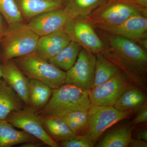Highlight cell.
<instances>
[{
	"label": "cell",
	"instance_id": "obj_8",
	"mask_svg": "<svg viewBox=\"0 0 147 147\" xmlns=\"http://www.w3.org/2000/svg\"><path fill=\"white\" fill-rule=\"evenodd\" d=\"M6 120L14 127L26 131L44 144L51 147H59L45 130L39 115L30 107L27 106L12 112Z\"/></svg>",
	"mask_w": 147,
	"mask_h": 147
},
{
	"label": "cell",
	"instance_id": "obj_12",
	"mask_svg": "<svg viewBox=\"0 0 147 147\" xmlns=\"http://www.w3.org/2000/svg\"><path fill=\"white\" fill-rule=\"evenodd\" d=\"M94 28L108 33L123 37L137 43L147 38V16L138 14L116 25H96Z\"/></svg>",
	"mask_w": 147,
	"mask_h": 147
},
{
	"label": "cell",
	"instance_id": "obj_26",
	"mask_svg": "<svg viewBox=\"0 0 147 147\" xmlns=\"http://www.w3.org/2000/svg\"><path fill=\"white\" fill-rule=\"evenodd\" d=\"M59 117L63 120H73L77 121L86 128L88 117V110H76Z\"/></svg>",
	"mask_w": 147,
	"mask_h": 147
},
{
	"label": "cell",
	"instance_id": "obj_36",
	"mask_svg": "<svg viewBox=\"0 0 147 147\" xmlns=\"http://www.w3.org/2000/svg\"><path fill=\"white\" fill-rule=\"evenodd\" d=\"M49 1H64V0H49Z\"/></svg>",
	"mask_w": 147,
	"mask_h": 147
},
{
	"label": "cell",
	"instance_id": "obj_10",
	"mask_svg": "<svg viewBox=\"0 0 147 147\" xmlns=\"http://www.w3.org/2000/svg\"><path fill=\"white\" fill-rule=\"evenodd\" d=\"M96 59V55L82 48L76 62L65 72V84H71L88 91L92 88Z\"/></svg>",
	"mask_w": 147,
	"mask_h": 147
},
{
	"label": "cell",
	"instance_id": "obj_34",
	"mask_svg": "<svg viewBox=\"0 0 147 147\" xmlns=\"http://www.w3.org/2000/svg\"><path fill=\"white\" fill-rule=\"evenodd\" d=\"M137 136L138 139L147 142V130H144L140 131L137 134Z\"/></svg>",
	"mask_w": 147,
	"mask_h": 147
},
{
	"label": "cell",
	"instance_id": "obj_37",
	"mask_svg": "<svg viewBox=\"0 0 147 147\" xmlns=\"http://www.w3.org/2000/svg\"><path fill=\"white\" fill-rule=\"evenodd\" d=\"M129 1H131V0H129Z\"/></svg>",
	"mask_w": 147,
	"mask_h": 147
},
{
	"label": "cell",
	"instance_id": "obj_15",
	"mask_svg": "<svg viewBox=\"0 0 147 147\" xmlns=\"http://www.w3.org/2000/svg\"><path fill=\"white\" fill-rule=\"evenodd\" d=\"M23 19L29 20L46 11L63 8L64 1L14 0Z\"/></svg>",
	"mask_w": 147,
	"mask_h": 147
},
{
	"label": "cell",
	"instance_id": "obj_14",
	"mask_svg": "<svg viewBox=\"0 0 147 147\" xmlns=\"http://www.w3.org/2000/svg\"><path fill=\"white\" fill-rule=\"evenodd\" d=\"M70 41L63 31L40 36L34 53L39 57L48 61L59 53Z\"/></svg>",
	"mask_w": 147,
	"mask_h": 147
},
{
	"label": "cell",
	"instance_id": "obj_2",
	"mask_svg": "<svg viewBox=\"0 0 147 147\" xmlns=\"http://www.w3.org/2000/svg\"><path fill=\"white\" fill-rule=\"evenodd\" d=\"M91 105L88 91L71 84H64L53 89L50 100L37 113L61 117L76 110H88Z\"/></svg>",
	"mask_w": 147,
	"mask_h": 147
},
{
	"label": "cell",
	"instance_id": "obj_1",
	"mask_svg": "<svg viewBox=\"0 0 147 147\" xmlns=\"http://www.w3.org/2000/svg\"><path fill=\"white\" fill-rule=\"evenodd\" d=\"M98 30L104 45L100 54L117 66L136 86L146 92L147 51L127 38Z\"/></svg>",
	"mask_w": 147,
	"mask_h": 147
},
{
	"label": "cell",
	"instance_id": "obj_7",
	"mask_svg": "<svg viewBox=\"0 0 147 147\" xmlns=\"http://www.w3.org/2000/svg\"><path fill=\"white\" fill-rule=\"evenodd\" d=\"M134 86L126 74L120 71L110 80L88 91L91 105L114 106L125 91Z\"/></svg>",
	"mask_w": 147,
	"mask_h": 147
},
{
	"label": "cell",
	"instance_id": "obj_19",
	"mask_svg": "<svg viewBox=\"0 0 147 147\" xmlns=\"http://www.w3.org/2000/svg\"><path fill=\"white\" fill-rule=\"evenodd\" d=\"M53 89L47 84L37 80L29 79L30 106L38 112L45 107L50 100Z\"/></svg>",
	"mask_w": 147,
	"mask_h": 147
},
{
	"label": "cell",
	"instance_id": "obj_35",
	"mask_svg": "<svg viewBox=\"0 0 147 147\" xmlns=\"http://www.w3.org/2000/svg\"><path fill=\"white\" fill-rule=\"evenodd\" d=\"M2 72L1 68V65H0V80L2 79Z\"/></svg>",
	"mask_w": 147,
	"mask_h": 147
},
{
	"label": "cell",
	"instance_id": "obj_11",
	"mask_svg": "<svg viewBox=\"0 0 147 147\" xmlns=\"http://www.w3.org/2000/svg\"><path fill=\"white\" fill-rule=\"evenodd\" d=\"M71 18L64 8L57 9L34 17L29 20L26 25L40 37L63 31L66 24Z\"/></svg>",
	"mask_w": 147,
	"mask_h": 147
},
{
	"label": "cell",
	"instance_id": "obj_33",
	"mask_svg": "<svg viewBox=\"0 0 147 147\" xmlns=\"http://www.w3.org/2000/svg\"><path fill=\"white\" fill-rule=\"evenodd\" d=\"M131 1L136 5L147 8V0H131Z\"/></svg>",
	"mask_w": 147,
	"mask_h": 147
},
{
	"label": "cell",
	"instance_id": "obj_18",
	"mask_svg": "<svg viewBox=\"0 0 147 147\" xmlns=\"http://www.w3.org/2000/svg\"><path fill=\"white\" fill-rule=\"evenodd\" d=\"M39 115L45 130L53 139L60 140L61 142L70 140L77 137V135L72 132L65 122L59 117Z\"/></svg>",
	"mask_w": 147,
	"mask_h": 147
},
{
	"label": "cell",
	"instance_id": "obj_4",
	"mask_svg": "<svg viewBox=\"0 0 147 147\" xmlns=\"http://www.w3.org/2000/svg\"><path fill=\"white\" fill-rule=\"evenodd\" d=\"M13 61L29 79L42 82L52 89L65 84V71L39 57L34 53L15 58Z\"/></svg>",
	"mask_w": 147,
	"mask_h": 147
},
{
	"label": "cell",
	"instance_id": "obj_29",
	"mask_svg": "<svg viewBox=\"0 0 147 147\" xmlns=\"http://www.w3.org/2000/svg\"><path fill=\"white\" fill-rule=\"evenodd\" d=\"M63 121L67 124L72 132L77 135L85 129V127L77 121L73 120Z\"/></svg>",
	"mask_w": 147,
	"mask_h": 147
},
{
	"label": "cell",
	"instance_id": "obj_20",
	"mask_svg": "<svg viewBox=\"0 0 147 147\" xmlns=\"http://www.w3.org/2000/svg\"><path fill=\"white\" fill-rule=\"evenodd\" d=\"M146 101V93L138 87L133 86L125 91L113 106L122 112L137 111Z\"/></svg>",
	"mask_w": 147,
	"mask_h": 147
},
{
	"label": "cell",
	"instance_id": "obj_30",
	"mask_svg": "<svg viewBox=\"0 0 147 147\" xmlns=\"http://www.w3.org/2000/svg\"><path fill=\"white\" fill-rule=\"evenodd\" d=\"M8 26V24L5 19L0 13V43Z\"/></svg>",
	"mask_w": 147,
	"mask_h": 147
},
{
	"label": "cell",
	"instance_id": "obj_27",
	"mask_svg": "<svg viewBox=\"0 0 147 147\" xmlns=\"http://www.w3.org/2000/svg\"><path fill=\"white\" fill-rule=\"evenodd\" d=\"M95 144V143L78 135L73 139L61 141V146L63 147H92L94 146Z\"/></svg>",
	"mask_w": 147,
	"mask_h": 147
},
{
	"label": "cell",
	"instance_id": "obj_24",
	"mask_svg": "<svg viewBox=\"0 0 147 147\" xmlns=\"http://www.w3.org/2000/svg\"><path fill=\"white\" fill-rule=\"evenodd\" d=\"M131 139V129L121 126L108 133L96 145L98 147H127Z\"/></svg>",
	"mask_w": 147,
	"mask_h": 147
},
{
	"label": "cell",
	"instance_id": "obj_22",
	"mask_svg": "<svg viewBox=\"0 0 147 147\" xmlns=\"http://www.w3.org/2000/svg\"><path fill=\"white\" fill-rule=\"evenodd\" d=\"M82 48L76 42L70 41L59 53L47 61L61 70L67 71L76 62Z\"/></svg>",
	"mask_w": 147,
	"mask_h": 147
},
{
	"label": "cell",
	"instance_id": "obj_23",
	"mask_svg": "<svg viewBox=\"0 0 147 147\" xmlns=\"http://www.w3.org/2000/svg\"><path fill=\"white\" fill-rule=\"evenodd\" d=\"M96 58L93 87L105 83L121 71L117 66L100 53L96 54Z\"/></svg>",
	"mask_w": 147,
	"mask_h": 147
},
{
	"label": "cell",
	"instance_id": "obj_3",
	"mask_svg": "<svg viewBox=\"0 0 147 147\" xmlns=\"http://www.w3.org/2000/svg\"><path fill=\"white\" fill-rule=\"evenodd\" d=\"M39 38L23 22L8 25L0 43V58L4 62L34 53Z\"/></svg>",
	"mask_w": 147,
	"mask_h": 147
},
{
	"label": "cell",
	"instance_id": "obj_28",
	"mask_svg": "<svg viewBox=\"0 0 147 147\" xmlns=\"http://www.w3.org/2000/svg\"><path fill=\"white\" fill-rule=\"evenodd\" d=\"M139 113L137 117L132 121L133 124L137 125L139 124L146 122L147 121V105L146 101L143 104L139 110Z\"/></svg>",
	"mask_w": 147,
	"mask_h": 147
},
{
	"label": "cell",
	"instance_id": "obj_16",
	"mask_svg": "<svg viewBox=\"0 0 147 147\" xmlns=\"http://www.w3.org/2000/svg\"><path fill=\"white\" fill-rule=\"evenodd\" d=\"M24 102L4 80H0V120H6L12 112L24 108ZM25 104V103H24Z\"/></svg>",
	"mask_w": 147,
	"mask_h": 147
},
{
	"label": "cell",
	"instance_id": "obj_21",
	"mask_svg": "<svg viewBox=\"0 0 147 147\" xmlns=\"http://www.w3.org/2000/svg\"><path fill=\"white\" fill-rule=\"evenodd\" d=\"M105 0H64L63 8L71 18H87Z\"/></svg>",
	"mask_w": 147,
	"mask_h": 147
},
{
	"label": "cell",
	"instance_id": "obj_6",
	"mask_svg": "<svg viewBox=\"0 0 147 147\" xmlns=\"http://www.w3.org/2000/svg\"><path fill=\"white\" fill-rule=\"evenodd\" d=\"M131 113L132 111H119L113 106L91 105L85 133L81 136L96 143L108 129L128 117Z\"/></svg>",
	"mask_w": 147,
	"mask_h": 147
},
{
	"label": "cell",
	"instance_id": "obj_13",
	"mask_svg": "<svg viewBox=\"0 0 147 147\" xmlns=\"http://www.w3.org/2000/svg\"><path fill=\"white\" fill-rule=\"evenodd\" d=\"M1 66L3 80L16 92L27 106L29 107V79L12 60L4 62Z\"/></svg>",
	"mask_w": 147,
	"mask_h": 147
},
{
	"label": "cell",
	"instance_id": "obj_17",
	"mask_svg": "<svg viewBox=\"0 0 147 147\" xmlns=\"http://www.w3.org/2000/svg\"><path fill=\"white\" fill-rule=\"evenodd\" d=\"M39 141L23 130H17L6 120H0V147H10Z\"/></svg>",
	"mask_w": 147,
	"mask_h": 147
},
{
	"label": "cell",
	"instance_id": "obj_9",
	"mask_svg": "<svg viewBox=\"0 0 147 147\" xmlns=\"http://www.w3.org/2000/svg\"><path fill=\"white\" fill-rule=\"evenodd\" d=\"M94 28L85 18H72L66 24L63 31L71 41L96 55L102 51L104 45Z\"/></svg>",
	"mask_w": 147,
	"mask_h": 147
},
{
	"label": "cell",
	"instance_id": "obj_31",
	"mask_svg": "<svg viewBox=\"0 0 147 147\" xmlns=\"http://www.w3.org/2000/svg\"><path fill=\"white\" fill-rule=\"evenodd\" d=\"M132 147H147V142L141 140H135V139H131V142L129 146Z\"/></svg>",
	"mask_w": 147,
	"mask_h": 147
},
{
	"label": "cell",
	"instance_id": "obj_32",
	"mask_svg": "<svg viewBox=\"0 0 147 147\" xmlns=\"http://www.w3.org/2000/svg\"><path fill=\"white\" fill-rule=\"evenodd\" d=\"M45 145L40 141H32L24 143L21 145V147H40Z\"/></svg>",
	"mask_w": 147,
	"mask_h": 147
},
{
	"label": "cell",
	"instance_id": "obj_25",
	"mask_svg": "<svg viewBox=\"0 0 147 147\" xmlns=\"http://www.w3.org/2000/svg\"><path fill=\"white\" fill-rule=\"evenodd\" d=\"M0 13L8 25L24 21L14 0H0Z\"/></svg>",
	"mask_w": 147,
	"mask_h": 147
},
{
	"label": "cell",
	"instance_id": "obj_5",
	"mask_svg": "<svg viewBox=\"0 0 147 147\" xmlns=\"http://www.w3.org/2000/svg\"><path fill=\"white\" fill-rule=\"evenodd\" d=\"M138 14L147 16V8L136 5L129 0H105L85 19L92 26H112L120 24Z\"/></svg>",
	"mask_w": 147,
	"mask_h": 147
}]
</instances>
